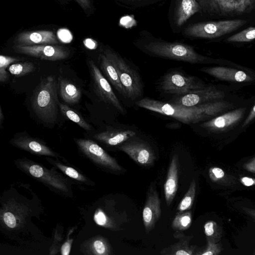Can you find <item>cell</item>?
<instances>
[{
    "label": "cell",
    "mask_w": 255,
    "mask_h": 255,
    "mask_svg": "<svg viewBox=\"0 0 255 255\" xmlns=\"http://www.w3.org/2000/svg\"><path fill=\"white\" fill-rule=\"evenodd\" d=\"M19 61L16 58L0 55V82H4L8 78V73L6 71V69L11 64Z\"/></svg>",
    "instance_id": "obj_33"
},
{
    "label": "cell",
    "mask_w": 255,
    "mask_h": 255,
    "mask_svg": "<svg viewBox=\"0 0 255 255\" xmlns=\"http://www.w3.org/2000/svg\"><path fill=\"white\" fill-rule=\"evenodd\" d=\"M58 84L54 76L44 78L32 96V107L37 116L43 122L54 123L57 117Z\"/></svg>",
    "instance_id": "obj_3"
},
{
    "label": "cell",
    "mask_w": 255,
    "mask_h": 255,
    "mask_svg": "<svg viewBox=\"0 0 255 255\" xmlns=\"http://www.w3.org/2000/svg\"><path fill=\"white\" fill-rule=\"evenodd\" d=\"M16 163L22 170L40 182L62 192H69L65 178L55 171L49 170L27 159L18 160Z\"/></svg>",
    "instance_id": "obj_8"
},
{
    "label": "cell",
    "mask_w": 255,
    "mask_h": 255,
    "mask_svg": "<svg viewBox=\"0 0 255 255\" xmlns=\"http://www.w3.org/2000/svg\"><path fill=\"white\" fill-rule=\"evenodd\" d=\"M168 0H115L117 4L128 10H138L154 6L161 5Z\"/></svg>",
    "instance_id": "obj_25"
},
{
    "label": "cell",
    "mask_w": 255,
    "mask_h": 255,
    "mask_svg": "<svg viewBox=\"0 0 255 255\" xmlns=\"http://www.w3.org/2000/svg\"><path fill=\"white\" fill-rule=\"evenodd\" d=\"M83 43L85 46L90 49H95L98 45L97 42L91 38L85 39Z\"/></svg>",
    "instance_id": "obj_40"
},
{
    "label": "cell",
    "mask_w": 255,
    "mask_h": 255,
    "mask_svg": "<svg viewBox=\"0 0 255 255\" xmlns=\"http://www.w3.org/2000/svg\"><path fill=\"white\" fill-rule=\"evenodd\" d=\"M242 181L244 185L248 186H251L255 183L253 179L247 177H243Z\"/></svg>",
    "instance_id": "obj_43"
},
{
    "label": "cell",
    "mask_w": 255,
    "mask_h": 255,
    "mask_svg": "<svg viewBox=\"0 0 255 255\" xmlns=\"http://www.w3.org/2000/svg\"><path fill=\"white\" fill-rule=\"evenodd\" d=\"M202 13L197 0H171L168 11V20L173 33L179 34L190 18Z\"/></svg>",
    "instance_id": "obj_7"
},
{
    "label": "cell",
    "mask_w": 255,
    "mask_h": 255,
    "mask_svg": "<svg viewBox=\"0 0 255 255\" xmlns=\"http://www.w3.org/2000/svg\"><path fill=\"white\" fill-rule=\"evenodd\" d=\"M58 86L61 97L66 103L76 104L80 101L81 91L77 85L66 79L59 77Z\"/></svg>",
    "instance_id": "obj_23"
},
{
    "label": "cell",
    "mask_w": 255,
    "mask_h": 255,
    "mask_svg": "<svg viewBox=\"0 0 255 255\" xmlns=\"http://www.w3.org/2000/svg\"><path fill=\"white\" fill-rule=\"evenodd\" d=\"M59 107L62 115L66 118L76 123L86 130H91V126L74 109L62 103H59Z\"/></svg>",
    "instance_id": "obj_26"
},
{
    "label": "cell",
    "mask_w": 255,
    "mask_h": 255,
    "mask_svg": "<svg viewBox=\"0 0 255 255\" xmlns=\"http://www.w3.org/2000/svg\"><path fill=\"white\" fill-rule=\"evenodd\" d=\"M3 220L5 225L10 228H14L16 226V217L12 212L8 211L4 212L3 215Z\"/></svg>",
    "instance_id": "obj_34"
},
{
    "label": "cell",
    "mask_w": 255,
    "mask_h": 255,
    "mask_svg": "<svg viewBox=\"0 0 255 255\" xmlns=\"http://www.w3.org/2000/svg\"><path fill=\"white\" fill-rule=\"evenodd\" d=\"M14 50L17 53L51 61L60 60L67 58L69 52L64 47L57 45H16Z\"/></svg>",
    "instance_id": "obj_12"
},
{
    "label": "cell",
    "mask_w": 255,
    "mask_h": 255,
    "mask_svg": "<svg viewBox=\"0 0 255 255\" xmlns=\"http://www.w3.org/2000/svg\"><path fill=\"white\" fill-rule=\"evenodd\" d=\"M48 161L57 167L61 171H62L68 176L80 182L85 183L88 182L87 178L85 176L78 172L73 168L63 165L60 162H55V161L51 159V160H48Z\"/></svg>",
    "instance_id": "obj_31"
},
{
    "label": "cell",
    "mask_w": 255,
    "mask_h": 255,
    "mask_svg": "<svg viewBox=\"0 0 255 255\" xmlns=\"http://www.w3.org/2000/svg\"><path fill=\"white\" fill-rule=\"evenodd\" d=\"M215 223L213 221H208L204 225V231L207 237H212L214 234Z\"/></svg>",
    "instance_id": "obj_38"
},
{
    "label": "cell",
    "mask_w": 255,
    "mask_h": 255,
    "mask_svg": "<svg viewBox=\"0 0 255 255\" xmlns=\"http://www.w3.org/2000/svg\"><path fill=\"white\" fill-rule=\"evenodd\" d=\"M135 104L139 107L170 117L187 125L215 117L233 107L231 104L221 101L187 107L172 103H164L149 98L142 99L136 102Z\"/></svg>",
    "instance_id": "obj_1"
},
{
    "label": "cell",
    "mask_w": 255,
    "mask_h": 255,
    "mask_svg": "<svg viewBox=\"0 0 255 255\" xmlns=\"http://www.w3.org/2000/svg\"><path fill=\"white\" fill-rule=\"evenodd\" d=\"M245 19L198 22L187 24L180 34L190 39H213L231 33L244 25Z\"/></svg>",
    "instance_id": "obj_4"
},
{
    "label": "cell",
    "mask_w": 255,
    "mask_h": 255,
    "mask_svg": "<svg viewBox=\"0 0 255 255\" xmlns=\"http://www.w3.org/2000/svg\"><path fill=\"white\" fill-rule=\"evenodd\" d=\"M201 70L220 80L231 82H251L253 77L244 71L224 67L203 68Z\"/></svg>",
    "instance_id": "obj_18"
},
{
    "label": "cell",
    "mask_w": 255,
    "mask_h": 255,
    "mask_svg": "<svg viewBox=\"0 0 255 255\" xmlns=\"http://www.w3.org/2000/svg\"><path fill=\"white\" fill-rule=\"evenodd\" d=\"M119 149L128 154L136 163L143 166L152 165L155 159L152 148L144 141H126L119 146Z\"/></svg>",
    "instance_id": "obj_14"
},
{
    "label": "cell",
    "mask_w": 255,
    "mask_h": 255,
    "mask_svg": "<svg viewBox=\"0 0 255 255\" xmlns=\"http://www.w3.org/2000/svg\"><path fill=\"white\" fill-rule=\"evenodd\" d=\"M17 45H34L37 44H52L57 43L56 37L52 32L49 31H38L26 32L18 35L16 39Z\"/></svg>",
    "instance_id": "obj_20"
},
{
    "label": "cell",
    "mask_w": 255,
    "mask_h": 255,
    "mask_svg": "<svg viewBox=\"0 0 255 255\" xmlns=\"http://www.w3.org/2000/svg\"><path fill=\"white\" fill-rule=\"evenodd\" d=\"M243 209L249 216L252 217L255 221V209L245 207L243 208Z\"/></svg>",
    "instance_id": "obj_42"
},
{
    "label": "cell",
    "mask_w": 255,
    "mask_h": 255,
    "mask_svg": "<svg viewBox=\"0 0 255 255\" xmlns=\"http://www.w3.org/2000/svg\"><path fill=\"white\" fill-rule=\"evenodd\" d=\"M224 94L214 87H204L186 94L182 95L173 100L172 103L192 107L204 103L217 101L222 98Z\"/></svg>",
    "instance_id": "obj_15"
},
{
    "label": "cell",
    "mask_w": 255,
    "mask_h": 255,
    "mask_svg": "<svg viewBox=\"0 0 255 255\" xmlns=\"http://www.w3.org/2000/svg\"><path fill=\"white\" fill-rule=\"evenodd\" d=\"M255 39V26H250L229 37L227 41L232 42H250Z\"/></svg>",
    "instance_id": "obj_30"
},
{
    "label": "cell",
    "mask_w": 255,
    "mask_h": 255,
    "mask_svg": "<svg viewBox=\"0 0 255 255\" xmlns=\"http://www.w3.org/2000/svg\"><path fill=\"white\" fill-rule=\"evenodd\" d=\"M75 141L80 150L95 163L115 171H122L116 159L93 140L80 138Z\"/></svg>",
    "instance_id": "obj_10"
},
{
    "label": "cell",
    "mask_w": 255,
    "mask_h": 255,
    "mask_svg": "<svg viewBox=\"0 0 255 255\" xmlns=\"http://www.w3.org/2000/svg\"><path fill=\"white\" fill-rule=\"evenodd\" d=\"M72 240H68L65 242L61 247V252L63 255H68L70 253Z\"/></svg>",
    "instance_id": "obj_39"
},
{
    "label": "cell",
    "mask_w": 255,
    "mask_h": 255,
    "mask_svg": "<svg viewBox=\"0 0 255 255\" xmlns=\"http://www.w3.org/2000/svg\"><path fill=\"white\" fill-rule=\"evenodd\" d=\"M4 115L2 113V109L0 106V128H2V124L3 123V121H4Z\"/></svg>",
    "instance_id": "obj_44"
},
{
    "label": "cell",
    "mask_w": 255,
    "mask_h": 255,
    "mask_svg": "<svg viewBox=\"0 0 255 255\" xmlns=\"http://www.w3.org/2000/svg\"><path fill=\"white\" fill-rule=\"evenodd\" d=\"M196 194V182L193 179L189 187L177 207V212H182L190 209L193 204Z\"/></svg>",
    "instance_id": "obj_28"
},
{
    "label": "cell",
    "mask_w": 255,
    "mask_h": 255,
    "mask_svg": "<svg viewBox=\"0 0 255 255\" xmlns=\"http://www.w3.org/2000/svg\"><path fill=\"white\" fill-rule=\"evenodd\" d=\"M89 65L96 94L102 100L113 106L120 113H124L125 110L109 82L93 61H90Z\"/></svg>",
    "instance_id": "obj_11"
},
{
    "label": "cell",
    "mask_w": 255,
    "mask_h": 255,
    "mask_svg": "<svg viewBox=\"0 0 255 255\" xmlns=\"http://www.w3.org/2000/svg\"><path fill=\"white\" fill-rule=\"evenodd\" d=\"M81 1V2L83 3H87V0H79Z\"/></svg>",
    "instance_id": "obj_45"
},
{
    "label": "cell",
    "mask_w": 255,
    "mask_h": 255,
    "mask_svg": "<svg viewBox=\"0 0 255 255\" xmlns=\"http://www.w3.org/2000/svg\"><path fill=\"white\" fill-rule=\"evenodd\" d=\"M58 38L63 42L69 43L72 39L73 36L70 31L66 28H60L57 31Z\"/></svg>",
    "instance_id": "obj_35"
},
{
    "label": "cell",
    "mask_w": 255,
    "mask_h": 255,
    "mask_svg": "<svg viewBox=\"0 0 255 255\" xmlns=\"http://www.w3.org/2000/svg\"><path fill=\"white\" fill-rule=\"evenodd\" d=\"M135 135V132L129 129H111L99 132L94 138L109 145H117L128 140Z\"/></svg>",
    "instance_id": "obj_22"
},
{
    "label": "cell",
    "mask_w": 255,
    "mask_h": 255,
    "mask_svg": "<svg viewBox=\"0 0 255 255\" xmlns=\"http://www.w3.org/2000/svg\"><path fill=\"white\" fill-rule=\"evenodd\" d=\"M209 176L212 180L216 181L224 176V172L218 167L211 168L209 170Z\"/></svg>",
    "instance_id": "obj_37"
},
{
    "label": "cell",
    "mask_w": 255,
    "mask_h": 255,
    "mask_svg": "<svg viewBox=\"0 0 255 255\" xmlns=\"http://www.w3.org/2000/svg\"><path fill=\"white\" fill-rule=\"evenodd\" d=\"M94 254L98 255H109L111 254V248L107 241L103 238L94 240L92 245Z\"/></svg>",
    "instance_id": "obj_32"
},
{
    "label": "cell",
    "mask_w": 255,
    "mask_h": 255,
    "mask_svg": "<svg viewBox=\"0 0 255 255\" xmlns=\"http://www.w3.org/2000/svg\"><path fill=\"white\" fill-rule=\"evenodd\" d=\"M34 69V65L32 63L24 62L11 64L9 66L8 71L13 75L21 76L31 73Z\"/></svg>",
    "instance_id": "obj_29"
},
{
    "label": "cell",
    "mask_w": 255,
    "mask_h": 255,
    "mask_svg": "<svg viewBox=\"0 0 255 255\" xmlns=\"http://www.w3.org/2000/svg\"><path fill=\"white\" fill-rule=\"evenodd\" d=\"M95 222L99 225L110 227V221L106 215L102 211H98L94 216Z\"/></svg>",
    "instance_id": "obj_36"
},
{
    "label": "cell",
    "mask_w": 255,
    "mask_h": 255,
    "mask_svg": "<svg viewBox=\"0 0 255 255\" xmlns=\"http://www.w3.org/2000/svg\"><path fill=\"white\" fill-rule=\"evenodd\" d=\"M161 202L155 183L152 182L147 192L146 199L142 211V219L145 232L148 234L153 230L160 218Z\"/></svg>",
    "instance_id": "obj_13"
},
{
    "label": "cell",
    "mask_w": 255,
    "mask_h": 255,
    "mask_svg": "<svg viewBox=\"0 0 255 255\" xmlns=\"http://www.w3.org/2000/svg\"><path fill=\"white\" fill-rule=\"evenodd\" d=\"M201 14L209 17H233L255 9V0H197Z\"/></svg>",
    "instance_id": "obj_5"
},
{
    "label": "cell",
    "mask_w": 255,
    "mask_h": 255,
    "mask_svg": "<svg viewBox=\"0 0 255 255\" xmlns=\"http://www.w3.org/2000/svg\"><path fill=\"white\" fill-rule=\"evenodd\" d=\"M178 155L175 154L170 162L164 185V196L167 206L172 203L178 190Z\"/></svg>",
    "instance_id": "obj_19"
},
{
    "label": "cell",
    "mask_w": 255,
    "mask_h": 255,
    "mask_svg": "<svg viewBox=\"0 0 255 255\" xmlns=\"http://www.w3.org/2000/svg\"><path fill=\"white\" fill-rule=\"evenodd\" d=\"M111 61L118 74L126 97L132 100L140 96L143 87L139 75L118 53L110 49L104 52Z\"/></svg>",
    "instance_id": "obj_6"
},
{
    "label": "cell",
    "mask_w": 255,
    "mask_h": 255,
    "mask_svg": "<svg viewBox=\"0 0 255 255\" xmlns=\"http://www.w3.org/2000/svg\"><path fill=\"white\" fill-rule=\"evenodd\" d=\"M100 65L102 70L109 81L120 94L126 97L125 91L120 80L116 68L104 53L101 55Z\"/></svg>",
    "instance_id": "obj_24"
},
{
    "label": "cell",
    "mask_w": 255,
    "mask_h": 255,
    "mask_svg": "<svg viewBox=\"0 0 255 255\" xmlns=\"http://www.w3.org/2000/svg\"><path fill=\"white\" fill-rule=\"evenodd\" d=\"M245 109L239 108L214 117L201 125L210 131H223L238 123L243 117Z\"/></svg>",
    "instance_id": "obj_16"
},
{
    "label": "cell",
    "mask_w": 255,
    "mask_h": 255,
    "mask_svg": "<svg viewBox=\"0 0 255 255\" xmlns=\"http://www.w3.org/2000/svg\"><path fill=\"white\" fill-rule=\"evenodd\" d=\"M160 88L167 94L184 95L205 87L196 77L178 71H172L164 75Z\"/></svg>",
    "instance_id": "obj_9"
},
{
    "label": "cell",
    "mask_w": 255,
    "mask_h": 255,
    "mask_svg": "<svg viewBox=\"0 0 255 255\" xmlns=\"http://www.w3.org/2000/svg\"><path fill=\"white\" fill-rule=\"evenodd\" d=\"M192 216L189 210L177 212L172 222V228L176 232H182L189 229L191 225Z\"/></svg>",
    "instance_id": "obj_27"
},
{
    "label": "cell",
    "mask_w": 255,
    "mask_h": 255,
    "mask_svg": "<svg viewBox=\"0 0 255 255\" xmlns=\"http://www.w3.org/2000/svg\"><path fill=\"white\" fill-rule=\"evenodd\" d=\"M133 44L142 52L155 57L191 64L205 63L208 59L190 45L156 37L146 30L139 31Z\"/></svg>",
    "instance_id": "obj_2"
},
{
    "label": "cell",
    "mask_w": 255,
    "mask_h": 255,
    "mask_svg": "<svg viewBox=\"0 0 255 255\" xmlns=\"http://www.w3.org/2000/svg\"><path fill=\"white\" fill-rule=\"evenodd\" d=\"M174 237L178 239L179 241L169 247L162 250L160 253L161 255H192L194 254L196 247L190 246V242L193 236H185L181 232H176Z\"/></svg>",
    "instance_id": "obj_21"
},
{
    "label": "cell",
    "mask_w": 255,
    "mask_h": 255,
    "mask_svg": "<svg viewBox=\"0 0 255 255\" xmlns=\"http://www.w3.org/2000/svg\"><path fill=\"white\" fill-rule=\"evenodd\" d=\"M16 147L38 155L61 157L41 141L29 136L14 137L10 141Z\"/></svg>",
    "instance_id": "obj_17"
},
{
    "label": "cell",
    "mask_w": 255,
    "mask_h": 255,
    "mask_svg": "<svg viewBox=\"0 0 255 255\" xmlns=\"http://www.w3.org/2000/svg\"><path fill=\"white\" fill-rule=\"evenodd\" d=\"M255 118V105L253 107L252 110L249 113L247 118L245 121L243 127L247 126Z\"/></svg>",
    "instance_id": "obj_41"
}]
</instances>
